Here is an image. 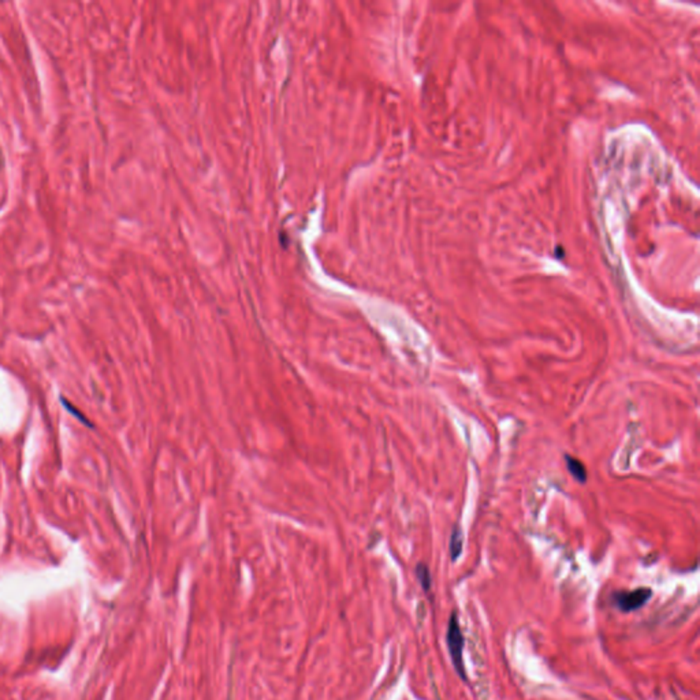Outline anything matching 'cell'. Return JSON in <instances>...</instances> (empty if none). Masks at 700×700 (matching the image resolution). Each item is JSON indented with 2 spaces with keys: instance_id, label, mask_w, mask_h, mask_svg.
Segmentation results:
<instances>
[{
  "instance_id": "3957f363",
  "label": "cell",
  "mask_w": 700,
  "mask_h": 700,
  "mask_svg": "<svg viewBox=\"0 0 700 700\" xmlns=\"http://www.w3.org/2000/svg\"><path fill=\"white\" fill-rule=\"evenodd\" d=\"M565 461H567V465H568V471L571 472L573 478L576 479L577 481L580 483H585L587 480V471L583 465V462H580L577 458H573L571 455H565Z\"/></svg>"
},
{
  "instance_id": "277c9868",
  "label": "cell",
  "mask_w": 700,
  "mask_h": 700,
  "mask_svg": "<svg viewBox=\"0 0 700 700\" xmlns=\"http://www.w3.org/2000/svg\"><path fill=\"white\" fill-rule=\"evenodd\" d=\"M462 531L461 528L458 527H454L453 532H451V537H450V554H451V560L455 561L461 553H462Z\"/></svg>"
},
{
  "instance_id": "8992f818",
  "label": "cell",
  "mask_w": 700,
  "mask_h": 700,
  "mask_svg": "<svg viewBox=\"0 0 700 700\" xmlns=\"http://www.w3.org/2000/svg\"><path fill=\"white\" fill-rule=\"evenodd\" d=\"M62 404H64V408H67V409H68V412H70V414H74V416H78V417H80V420H81V421H82V423H84L85 425H89V427H92V424L89 423V420H87V418H85V417H84L82 414H78V412H77L78 409L73 408V407H71V405H70V404H68L67 401H64V398H62Z\"/></svg>"
},
{
  "instance_id": "7a4b0ae2",
  "label": "cell",
  "mask_w": 700,
  "mask_h": 700,
  "mask_svg": "<svg viewBox=\"0 0 700 700\" xmlns=\"http://www.w3.org/2000/svg\"><path fill=\"white\" fill-rule=\"evenodd\" d=\"M652 597L650 588H637L635 591H620L613 595L614 605L622 613H631L641 608Z\"/></svg>"
},
{
  "instance_id": "6da1fadb",
  "label": "cell",
  "mask_w": 700,
  "mask_h": 700,
  "mask_svg": "<svg viewBox=\"0 0 700 700\" xmlns=\"http://www.w3.org/2000/svg\"><path fill=\"white\" fill-rule=\"evenodd\" d=\"M447 648L450 652L451 662L457 673L461 676V678L465 680V669H464V661H462V652H464V636L460 628V622L457 620L455 614H451L449 627H447Z\"/></svg>"
},
{
  "instance_id": "5b68a950",
  "label": "cell",
  "mask_w": 700,
  "mask_h": 700,
  "mask_svg": "<svg viewBox=\"0 0 700 700\" xmlns=\"http://www.w3.org/2000/svg\"><path fill=\"white\" fill-rule=\"evenodd\" d=\"M416 576H417L421 587L424 588V591H430V588H431V574H430L428 568L424 564H418L417 565Z\"/></svg>"
}]
</instances>
